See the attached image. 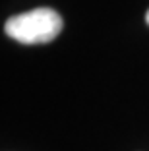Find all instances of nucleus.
<instances>
[{"mask_svg":"<svg viewBox=\"0 0 149 151\" xmlns=\"http://www.w3.org/2000/svg\"><path fill=\"white\" fill-rule=\"evenodd\" d=\"M145 22L149 23V10H147V14H145Z\"/></svg>","mask_w":149,"mask_h":151,"instance_id":"obj_2","label":"nucleus"},{"mask_svg":"<svg viewBox=\"0 0 149 151\" xmlns=\"http://www.w3.org/2000/svg\"><path fill=\"white\" fill-rule=\"evenodd\" d=\"M62 18L53 8H35L18 14L6 22L8 37L23 45H43L54 41L62 31Z\"/></svg>","mask_w":149,"mask_h":151,"instance_id":"obj_1","label":"nucleus"}]
</instances>
